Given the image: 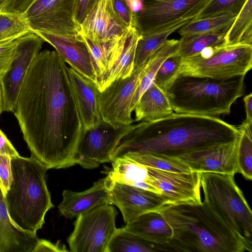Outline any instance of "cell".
I'll list each match as a JSON object with an SVG mask.
<instances>
[{"instance_id":"obj_7","label":"cell","mask_w":252,"mask_h":252,"mask_svg":"<svg viewBox=\"0 0 252 252\" xmlns=\"http://www.w3.org/2000/svg\"><path fill=\"white\" fill-rule=\"evenodd\" d=\"M252 67V45H224L183 60L179 75L226 79L245 75Z\"/></svg>"},{"instance_id":"obj_13","label":"cell","mask_w":252,"mask_h":252,"mask_svg":"<svg viewBox=\"0 0 252 252\" xmlns=\"http://www.w3.org/2000/svg\"><path fill=\"white\" fill-rule=\"evenodd\" d=\"M16 41L13 57L6 71L0 76L3 111H14L29 67L45 42L42 37L34 32L24 35Z\"/></svg>"},{"instance_id":"obj_15","label":"cell","mask_w":252,"mask_h":252,"mask_svg":"<svg viewBox=\"0 0 252 252\" xmlns=\"http://www.w3.org/2000/svg\"><path fill=\"white\" fill-rule=\"evenodd\" d=\"M238 141L239 139L216 144L173 157L186 164L193 172L234 175L238 173L237 160Z\"/></svg>"},{"instance_id":"obj_19","label":"cell","mask_w":252,"mask_h":252,"mask_svg":"<svg viewBox=\"0 0 252 252\" xmlns=\"http://www.w3.org/2000/svg\"><path fill=\"white\" fill-rule=\"evenodd\" d=\"M56 49L65 63L76 71L96 83V76L88 47L80 38L35 33Z\"/></svg>"},{"instance_id":"obj_24","label":"cell","mask_w":252,"mask_h":252,"mask_svg":"<svg viewBox=\"0 0 252 252\" xmlns=\"http://www.w3.org/2000/svg\"><path fill=\"white\" fill-rule=\"evenodd\" d=\"M142 37L135 27L129 29L123 50L117 61L100 78L96 85L99 92L114 81L129 76L133 71L134 59L136 45Z\"/></svg>"},{"instance_id":"obj_22","label":"cell","mask_w":252,"mask_h":252,"mask_svg":"<svg viewBox=\"0 0 252 252\" xmlns=\"http://www.w3.org/2000/svg\"><path fill=\"white\" fill-rule=\"evenodd\" d=\"M36 234L23 231L11 221L0 188V252H32Z\"/></svg>"},{"instance_id":"obj_17","label":"cell","mask_w":252,"mask_h":252,"mask_svg":"<svg viewBox=\"0 0 252 252\" xmlns=\"http://www.w3.org/2000/svg\"><path fill=\"white\" fill-rule=\"evenodd\" d=\"M80 27L82 35L96 42L119 40L128 29L115 11L112 0H96Z\"/></svg>"},{"instance_id":"obj_1","label":"cell","mask_w":252,"mask_h":252,"mask_svg":"<svg viewBox=\"0 0 252 252\" xmlns=\"http://www.w3.org/2000/svg\"><path fill=\"white\" fill-rule=\"evenodd\" d=\"M67 67L57 51L39 52L29 67L13 112L31 157L47 169L76 164L83 131Z\"/></svg>"},{"instance_id":"obj_41","label":"cell","mask_w":252,"mask_h":252,"mask_svg":"<svg viewBox=\"0 0 252 252\" xmlns=\"http://www.w3.org/2000/svg\"><path fill=\"white\" fill-rule=\"evenodd\" d=\"M16 39L0 45V76L8 68L15 53Z\"/></svg>"},{"instance_id":"obj_10","label":"cell","mask_w":252,"mask_h":252,"mask_svg":"<svg viewBox=\"0 0 252 252\" xmlns=\"http://www.w3.org/2000/svg\"><path fill=\"white\" fill-rule=\"evenodd\" d=\"M132 127V124L115 126L101 119L83 129L75 154L76 164L91 169L111 162L116 148Z\"/></svg>"},{"instance_id":"obj_46","label":"cell","mask_w":252,"mask_h":252,"mask_svg":"<svg viewBox=\"0 0 252 252\" xmlns=\"http://www.w3.org/2000/svg\"><path fill=\"white\" fill-rule=\"evenodd\" d=\"M3 112V100L1 89L0 85V115Z\"/></svg>"},{"instance_id":"obj_21","label":"cell","mask_w":252,"mask_h":252,"mask_svg":"<svg viewBox=\"0 0 252 252\" xmlns=\"http://www.w3.org/2000/svg\"><path fill=\"white\" fill-rule=\"evenodd\" d=\"M124 228L165 251L172 236L171 227L158 211L143 214L126 223Z\"/></svg>"},{"instance_id":"obj_36","label":"cell","mask_w":252,"mask_h":252,"mask_svg":"<svg viewBox=\"0 0 252 252\" xmlns=\"http://www.w3.org/2000/svg\"><path fill=\"white\" fill-rule=\"evenodd\" d=\"M240 135L237 150L238 173L247 180L252 179V138L244 131L239 130Z\"/></svg>"},{"instance_id":"obj_18","label":"cell","mask_w":252,"mask_h":252,"mask_svg":"<svg viewBox=\"0 0 252 252\" xmlns=\"http://www.w3.org/2000/svg\"><path fill=\"white\" fill-rule=\"evenodd\" d=\"M63 199L58 208L62 215L66 219H73L94 208L111 205L106 176L94 182L90 189L81 192L64 190Z\"/></svg>"},{"instance_id":"obj_31","label":"cell","mask_w":252,"mask_h":252,"mask_svg":"<svg viewBox=\"0 0 252 252\" xmlns=\"http://www.w3.org/2000/svg\"><path fill=\"white\" fill-rule=\"evenodd\" d=\"M224 40L226 45H252V0H246L226 32Z\"/></svg>"},{"instance_id":"obj_11","label":"cell","mask_w":252,"mask_h":252,"mask_svg":"<svg viewBox=\"0 0 252 252\" xmlns=\"http://www.w3.org/2000/svg\"><path fill=\"white\" fill-rule=\"evenodd\" d=\"M75 0H35L24 13L32 32L80 38L73 16Z\"/></svg>"},{"instance_id":"obj_5","label":"cell","mask_w":252,"mask_h":252,"mask_svg":"<svg viewBox=\"0 0 252 252\" xmlns=\"http://www.w3.org/2000/svg\"><path fill=\"white\" fill-rule=\"evenodd\" d=\"M245 75L226 79L179 75L166 94L173 111L217 117L228 115L245 92Z\"/></svg>"},{"instance_id":"obj_38","label":"cell","mask_w":252,"mask_h":252,"mask_svg":"<svg viewBox=\"0 0 252 252\" xmlns=\"http://www.w3.org/2000/svg\"><path fill=\"white\" fill-rule=\"evenodd\" d=\"M11 157L0 154V188L4 195L9 188L11 180Z\"/></svg>"},{"instance_id":"obj_3","label":"cell","mask_w":252,"mask_h":252,"mask_svg":"<svg viewBox=\"0 0 252 252\" xmlns=\"http://www.w3.org/2000/svg\"><path fill=\"white\" fill-rule=\"evenodd\" d=\"M158 211L171 227L167 251L244 252L243 240L204 203L165 204Z\"/></svg>"},{"instance_id":"obj_6","label":"cell","mask_w":252,"mask_h":252,"mask_svg":"<svg viewBox=\"0 0 252 252\" xmlns=\"http://www.w3.org/2000/svg\"><path fill=\"white\" fill-rule=\"evenodd\" d=\"M203 203L244 241L252 251V213L234 176L199 173Z\"/></svg>"},{"instance_id":"obj_45","label":"cell","mask_w":252,"mask_h":252,"mask_svg":"<svg viewBox=\"0 0 252 252\" xmlns=\"http://www.w3.org/2000/svg\"><path fill=\"white\" fill-rule=\"evenodd\" d=\"M243 100L246 114V118L244 122L252 123V93L246 95Z\"/></svg>"},{"instance_id":"obj_8","label":"cell","mask_w":252,"mask_h":252,"mask_svg":"<svg viewBox=\"0 0 252 252\" xmlns=\"http://www.w3.org/2000/svg\"><path fill=\"white\" fill-rule=\"evenodd\" d=\"M211 0H141L134 26L142 35L158 32L188 19H195Z\"/></svg>"},{"instance_id":"obj_4","label":"cell","mask_w":252,"mask_h":252,"mask_svg":"<svg viewBox=\"0 0 252 252\" xmlns=\"http://www.w3.org/2000/svg\"><path fill=\"white\" fill-rule=\"evenodd\" d=\"M11 180L4 195L10 219L19 229L36 234L54 207L47 187L48 170L34 158L20 155L11 159Z\"/></svg>"},{"instance_id":"obj_25","label":"cell","mask_w":252,"mask_h":252,"mask_svg":"<svg viewBox=\"0 0 252 252\" xmlns=\"http://www.w3.org/2000/svg\"><path fill=\"white\" fill-rule=\"evenodd\" d=\"M133 111L136 122L156 120L173 112L166 94L154 83L141 95Z\"/></svg>"},{"instance_id":"obj_40","label":"cell","mask_w":252,"mask_h":252,"mask_svg":"<svg viewBox=\"0 0 252 252\" xmlns=\"http://www.w3.org/2000/svg\"><path fill=\"white\" fill-rule=\"evenodd\" d=\"M35 0H3L0 11L24 14Z\"/></svg>"},{"instance_id":"obj_37","label":"cell","mask_w":252,"mask_h":252,"mask_svg":"<svg viewBox=\"0 0 252 252\" xmlns=\"http://www.w3.org/2000/svg\"><path fill=\"white\" fill-rule=\"evenodd\" d=\"M246 0H211L195 19L217 16L227 11L241 9Z\"/></svg>"},{"instance_id":"obj_20","label":"cell","mask_w":252,"mask_h":252,"mask_svg":"<svg viewBox=\"0 0 252 252\" xmlns=\"http://www.w3.org/2000/svg\"><path fill=\"white\" fill-rule=\"evenodd\" d=\"M67 72L83 129L93 126L102 119L98 109L99 90L96 84L72 67Z\"/></svg>"},{"instance_id":"obj_28","label":"cell","mask_w":252,"mask_h":252,"mask_svg":"<svg viewBox=\"0 0 252 252\" xmlns=\"http://www.w3.org/2000/svg\"><path fill=\"white\" fill-rule=\"evenodd\" d=\"M241 9L226 12L217 16L193 19L178 30L181 36L217 31H227Z\"/></svg>"},{"instance_id":"obj_27","label":"cell","mask_w":252,"mask_h":252,"mask_svg":"<svg viewBox=\"0 0 252 252\" xmlns=\"http://www.w3.org/2000/svg\"><path fill=\"white\" fill-rule=\"evenodd\" d=\"M179 46V40L167 39L164 44L146 62L145 69L131 104V112L141 95L154 83L157 72L162 63L169 56L176 53Z\"/></svg>"},{"instance_id":"obj_14","label":"cell","mask_w":252,"mask_h":252,"mask_svg":"<svg viewBox=\"0 0 252 252\" xmlns=\"http://www.w3.org/2000/svg\"><path fill=\"white\" fill-rule=\"evenodd\" d=\"M147 167L151 184L165 204L202 202L199 173L173 172Z\"/></svg>"},{"instance_id":"obj_33","label":"cell","mask_w":252,"mask_h":252,"mask_svg":"<svg viewBox=\"0 0 252 252\" xmlns=\"http://www.w3.org/2000/svg\"><path fill=\"white\" fill-rule=\"evenodd\" d=\"M32 32L24 14L0 11V45Z\"/></svg>"},{"instance_id":"obj_47","label":"cell","mask_w":252,"mask_h":252,"mask_svg":"<svg viewBox=\"0 0 252 252\" xmlns=\"http://www.w3.org/2000/svg\"><path fill=\"white\" fill-rule=\"evenodd\" d=\"M3 0H0V4L1 3L2 1Z\"/></svg>"},{"instance_id":"obj_2","label":"cell","mask_w":252,"mask_h":252,"mask_svg":"<svg viewBox=\"0 0 252 252\" xmlns=\"http://www.w3.org/2000/svg\"><path fill=\"white\" fill-rule=\"evenodd\" d=\"M240 132L216 117L172 113L133 124L116 148L111 161L128 153L176 157L200 148L238 140Z\"/></svg>"},{"instance_id":"obj_23","label":"cell","mask_w":252,"mask_h":252,"mask_svg":"<svg viewBox=\"0 0 252 252\" xmlns=\"http://www.w3.org/2000/svg\"><path fill=\"white\" fill-rule=\"evenodd\" d=\"M129 28L121 39L116 40L96 42L82 35L83 40L86 44L90 54L96 76V82L110 69L119 57Z\"/></svg>"},{"instance_id":"obj_43","label":"cell","mask_w":252,"mask_h":252,"mask_svg":"<svg viewBox=\"0 0 252 252\" xmlns=\"http://www.w3.org/2000/svg\"><path fill=\"white\" fill-rule=\"evenodd\" d=\"M66 252L68 251L64 245L60 244V241L53 244L50 241L38 239L32 252Z\"/></svg>"},{"instance_id":"obj_42","label":"cell","mask_w":252,"mask_h":252,"mask_svg":"<svg viewBox=\"0 0 252 252\" xmlns=\"http://www.w3.org/2000/svg\"><path fill=\"white\" fill-rule=\"evenodd\" d=\"M96 0H75L73 16L80 26Z\"/></svg>"},{"instance_id":"obj_12","label":"cell","mask_w":252,"mask_h":252,"mask_svg":"<svg viewBox=\"0 0 252 252\" xmlns=\"http://www.w3.org/2000/svg\"><path fill=\"white\" fill-rule=\"evenodd\" d=\"M146 66V62L129 76L114 81L99 92L98 106L103 120L115 126L133 123L130 106Z\"/></svg>"},{"instance_id":"obj_30","label":"cell","mask_w":252,"mask_h":252,"mask_svg":"<svg viewBox=\"0 0 252 252\" xmlns=\"http://www.w3.org/2000/svg\"><path fill=\"white\" fill-rule=\"evenodd\" d=\"M192 20H185L162 32L142 36L136 47L133 71L146 63L150 57L164 44L171 34Z\"/></svg>"},{"instance_id":"obj_34","label":"cell","mask_w":252,"mask_h":252,"mask_svg":"<svg viewBox=\"0 0 252 252\" xmlns=\"http://www.w3.org/2000/svg\"><path fill=\"white\" fill-rule=\"evenodd\" d=\"M122 157H126L145 166L158 169L178 172L192 171L186 164L172 157L137 153H128Z\"/></svg>"},{"instance_id":"obj_9","label":"cell","mask_w":252,"mask_h":252,"mask_svg":"<svg viewBox=\"0 0 252 252\" xmlns=\"http://www.w3.org/2000/svg\"><path fill=\"white\" fill-rule=\"evenodd\" d=\"M117 212L111 205L96 207L77 217L67 243L72 252H107L116 229Z\"/></svg>"},{"instance_id":"obj_35","label":"cell","mask_w":252,"mask_h":252,"mask_svg":"<svg viewBox=\"0 0 252 252\" xmlns=\"http://www.w3.org/2000/svg\"><path fill=\"white\" fill-rule=\"evenodd\" d=\"M182 60L176 52L167 58L158 68L154 83L165 93L178 76Z\"/></svg>"},{"instance_id":"obj_44","label":"cell","mask_w":252,"mask_h":252,"mask_svg":"<svg viewBox=\"0 0 252 252\" xmlns=\"http://www.w3.org/2000/svg\"><path fill=\"white\" fill-rule=\"evenodd\" d=\"M0 154L15 157L19 156L13 145L0 129Z\"/></svg>"},{"instance_id":"obj_16","label":"cell","mask_w":252,"mask_h":252,"mask_svg":"<svg viewBox=\"0 0 252 252\" xmlns=\"http://www.w3.org/2000/svg\"><path fill=\"white\" fill-rule=\"evenodd\" d=\"M108 178L111 205L119 209L126 223L165 204L157 193Z\"/></svg>"},{"instance_id":"obj_32","label":"cell","mask_w":252,"mask_h":252,"mask_svg":"<svg viewBox=\"0 0 252 252\" xmlns=\"http://www.w3.org/2000/svg\"><path fill=\"white\" fill-rule=\"evenodd\" d=\"M158 251L157 246L137 235L116 228L107 247V252H153Z\"/></svg>"},{"instance_id":"obj_26","label":"cell","mask_w":252,"mask_h":252,"mask_svg":"<svg viewBox=\"0 0 252 252\" xmlns=\"http://www.w3.org/2000/svg\"><path fill=\"white\" fill-rule=\"evenodd\" d=\"M111 162L112 168L107 175L111 180L155 193L150 184L147 166L125 157L116 158Z\"/></svg>"},{"instance_id":"obj_29","label":"cell","mask_w":252,"mask_h":252,"mask_svg":"<svg viewBox=\"0 0 252 252\" xmlns=\"http://www.w3.org/2000/svg\"><path fill=\"white\" fill-rule=\"evenodd\" d=\"M226 32L217 31L181 36L177 53L183 60H185L199 54L206 48L225 45L224 37Z\"/></svg>"},{"instance_id":"obj_39","label":"cell","mask_w":252,"mask_h":252,"mask_svg":"<svg viewBox=\"0 0 252 252\" xmlns=\"http://www.w3.org/2000/svg\"><path fill=\"white\" fill-rule=\"evenodd\" d=\"M112 0L115 10L127 28L133 27L134 13L130 9L127 0Z\"/></svg>"}]
</instances>
